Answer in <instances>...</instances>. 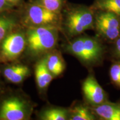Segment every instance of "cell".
<instances>
[{"mask_svg":"<svg viewBox=\"0 0 120 120\" xmlns=\"http://www.w3.org/2000/svg\"><path fill=\"white\" fill-rule=\"evenodd\" d=\"M19 15L13 10L0 13V45L10 32L19 27Z\"/></svg>","mask_w":120,"mask_h":120,"instance_id":"11","label":"cell"},{"mask_svg":"<svg viewBox=\"0 0 120 120\" xmlns=\"http://www.w3.org/2000/svg\"><path fill=\"white\" fill-rule=\"evenodd\" d=\"M0 72L6 80L14 84L23 82L31 75V70L27 66L22 64H2Z\"/></svg>","mask_w":120,"mask_h":120,"instance_id":"9","label":"cell"},{"mask_svg":"<svg viewBox=\"0 0 120 120\" xmlns=\"http://www.w3.org/2000/svg\"><path fill=\"white\" fill-rule=\"evenodd\" d=\"M26 49V32L18 27L10 32L0 45V64L15 62Z\"/></svg>","mask_w":120,"mask_h":120,"instance_id":"7","label":"cell"},{"mask_svg":"<svg viewBox=\"0 0 120 120\" xmlns=\"http://www.w3.org/2000/svg\"><path fill=\"white\" fill-rule=\"evenodd\" d=\"M14 7L9 4L6 0H0V13L12 11L14 10Z\"/></svg>","mask_w":120,"mask_h":120,"instance_id":"20","label":"cell"},{"mask_svg":"<svg viewBox=\"0 0 120 120\" xmlns=\"http://www.w3.org/2000/svg\"><path fill=\"white\" fill-rule=\"evenodd\" d=\"M94 11L91 6L85 4H66L62 12V29L68 38L94 30Z\"/></svg>","mask_w":120,"mask_h":120,"instance_id":"2","label":"cell"},{"mask_svg":"<svg viewBox=\"0 0 120 120\" xmlns=\"http://www.w3.org/2000/svg\"><path fill=\"white\" fill-rule=\"evenodd\" d=\"M94 11V30L96 36L110 44L120 37V17L109 11Z\"/></svg>","mask_w":120,"mask_h":120,"instance_id":"6","label":"cell"},{"mask_svg":"<svg viewBox=\"0 0 120 120\" xmlns=\"http://www.w3.org/2000/svg\"><path fill=\"white\" fill-rule=\"evenodd\" d=\"M109 76L111 82L113 86L120 89V62L112 61L109 70Z\"/></svg>","mask_w":120,"mask_h":120,"instance_id":"18","label":"cell"},{"mask_svg":"<svg viewBox=\"0 0 120 120\" xmlns=\"http://www.w3.org/2000/svg\"><path fill=\"white\" fill-rule=\"evenodd\" d=\"M33 105L19 94H10L0 99V120H26L32 115Z\"/></svg>","mask_w":120,"mask_h":120,"instance_id":"5","label":"cell"},{"mask_svg":"<svg viewBox=\"0 0 120 120\" xmlns=\"http://www.w3.org/2000/svg\"><path fill=\"white\" fill-rule=\"evenodd\" d=\"M19 19L25 28L55 26L61 29L62 13L49 11L31 0L23 5Z\"/></svg>","mask_w":120,"mask_h":120,"instance_id":"4","label":"cell"},{"mask_svg":"<svg viewBox=\"0 0 120 120\" xmlns=\"http://www.w3.org/2000/svg\"><path fill=\"white\" fill-rule=\"evenodd\" d=\"M64 50L88 69L101 65L108 53L106 43L97 36L83 34L70 39Z\"/></svg>","mask_w":120,"mask_h":120,"instance_id":"1","label":"cell"},{"mask_svg":"<svg viewBox=\"0 0 120 120\" xmlns=\"http://www.w3.org/2000/svg\"></svg>","mask_w":120,"mask_h":120,"instance_id":"23","label":"cell"},{"mask_svg":"<svg viewBox=\"0 0 120 120\" xmlns=\"http://www.w3.org/2000/svg\"><path fill=\"white\" fill-rule=\"evenodd\" d=\"M60 30L55 26L26 28L25 51L28 56L32 58L39 57L55 49L58 43Z\"/></svg>","mask_w":120,"mask_h":120,"instance_id":"3","label":"cell"},{"mask_svg":"<svg viewBox=\"0 0 120 120\" xmlns=\"http://www.w3.org/2000/svg\"><path fill=\"white\" fill-rule=\"evenodd\" d=\"M9 4L15 8L23 6V0H6Z\"/></svg>","mask_w":120,"mask_h":120,"instance_id":"21","label":"cell"},{"mask_svg":"<svg viewBox=\"0 0 120 120\" xmlns=\"http://www.w3.org/2000/svg\"><path fill=\"white\" fill-rule=\"evenodd\" d=\"M42 120H67L69 118L68 108L50 107L42 109L38 114Z\"/></svg>","mask_w":120,"mask_h":120,"instance_id":"15","label":"cell"},{"mask_svg":"<svg viewBox=\"0 0 120 120\" xmlns=\"http://www.w3.org/2000/svg\"><path fill=\"white\" fill-rule=\"evenodd\" d=\"M34 75L37 87L40 91L43 92L47 90L54 78L46 66L44 57L36 64Z\"/></svg>","mask_w":120,"mask_h":120,"instance_id":"12","label":"cell"},{"mask_svg":"<svg viewBox=\"0 0 120 120\" xmlns=\"http://www.w3.org/2000/svg\"><path fill=\"white\" fill-rule=\"evenodd\" d=\"M91 7L94 11L111 12L120 17V0H94Z\"/></svg>","mask_w":120,"mask_h":120,"instance_id":"16","label":"cell"},{"mask_svg":"<svg viewBox=\"0 0 120 120\" xmlns=\"http://www.w3.org/2000/svg\"><path fill=\"white\" fill-rule=\"evenodd\" d=\"M91 108L98 120H120V102L115 103L108 100Z\"/></svg>","mask_w":120,"mask_h":120,"instance_id":"10","label":"cell"},{"mask_svg":"<svg viewBox=\"0 0 120 120\" xmlns=\"http://www.w3.org/2000/svg\"><path fill=\"white\" fill-rule=\"evenodd\" d=\"M1 88H1V83H0V92H1Z\"/></svg>","mask_w":120,"mask_h":120,"instance_id":"22","label":"cell"},{"mask_svg":"<svg viewBox=\"0 0 120 120\" xmlns=\"http://www.w3.org/2000/svg\"><path fill=\"white\" fill-rule=\"evenodd\" d=\"M108 53L112 61L120 62V37L109 44V47L108 48Z\"/></svg>","mask_w":120,"mask_h":120,"instance_id":"19","label":"cell"},{"mask_svg":"<svg viewBox=\"0 0 120 120\" xmlns=\"http://www.w3.org/2000/svg\"><path fill=\"white\" fill-rule=\"evenodd\" d=\"M69 109L70 120H96L97 117L86 102L75 101Z\"/></svg>","mask_w":120,"mask_h":120,"instance_id":"13","label":"cell"},{"mask_svg":"<svg viewBox=\"0 0 120 120\" xmlns=\"http://www.w3.org/2000/svg\"><path fill=\"white\" fill-rule=\"evenodd\" d=\"M82 91L85 101L90 106H95L109 100V95L99 84L93 73L83 81Z\"/></svg>","mask_w":120,"mask_h":120,"instance_id":"8","label":"cell"},{"mask_svg":"<svg viewBox=\"0 0 120 120\" xmlns=\"http://www.w3.org/2000/svg\"><path fill=\"white\" fill-rule=\"evenodd\" d=\"M46 66L54 77H57L66 69V63L60 51L54 49L45 55Z\"/></svg>","mask_w":120,"mask_h":120,"instance_id":"14","label":"cell"},{"mask_svg":"<svg viewBox=\"0 0 120 120\" xmlns=\"http://www.w3.org/2000/svg\"><path fill=\"white\" fill-rule=\"evenodd\" d=\"M49 11L55 13H62V10L66 5V0H32Z\"/></svg>","mask_w":120,"mask_h":120,"instance_id":"17","label":"cell"}]
</instances>
